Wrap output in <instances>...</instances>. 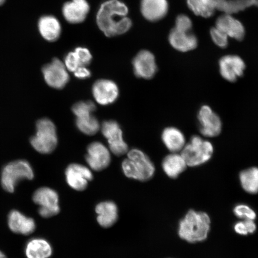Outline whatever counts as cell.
<instances>
[{
  "mask_svg": "<svg viewBox=\"0 0 258 258\" xmlns=\"http://www.w3.org/2000/svg\"><path fill=\"white\" fill-rule=\"evenodd\" d=\"M127 6L119 0H108L103 3L96 16L100 30L106 37H113L126 33L132 22L127 16Z\"/></svg>",
  "mask_w": 258,
  "mask_h": 258,
  "instance_id": "cell-1",
  "label": "cell"
},
{
  "mask_svg": "<svg viewBox=\"0 0 258 258\" xmlns=\"http://www.w3.org/2000/svg\"><path fill=\"white\" fill-rule=\"evenodd\" d=\"M211 229V219L205 212L190 210L180 220L178 234L189 243H198L207 238Z\"/></svg>",
  "mask_w": 258,
  "mask_h": 258,
  "instance_id": "cell-2",
  "label": "cell"
},
{
  "mask_svg": "<svg viewBox=\"0 0 258 258\" xmlns=\"http://www.w3.org/2000/svg\"><path fill=\"white\" fill-rule=\"evenodd\" d=\"M122 169L129 178L142 182L152 178L155 173V166L150 158L137 149L129 151L127 159L122 161Z\"/></svg>",
  "mask_w": 258,
  "mask_h": 258,
  "instance_id": "cell-3",
  "label": "cell"
},
{
  "mask_svg": "<svg viewBox=\"0 0 258 258\" xmlns=\"http://www.w3.org/2000/svg\"><path fill=\"white\" fill-rule=\"evenodd\" d=\"M214 148L211 142L195 135L190 139L181 152L187 166L198 167L207 163L214 154Z\"/></svg>",
  "mask_w": 258,
  "mask_h": 258,
  "instance_id": "cell-4",
  "label": "cell"
},
{
  "mask_svg": "<svg viewBox=\"0 0 258 258\" xmlns=\"http://www.w3.org/2000/svg\"><path fill=\"white\" fill-rule=\"evenodd\" d=\"M31 144L40 153L53 152L57 144L56 128L53 122L48 118L38 120L36 134L31 139Z\"/></svg>",
  "mask_w": 258,
  "mask_h": 258,
  "instance_id": "cell-5",
  "label": "cell"
},
{
  "mask_svg": "<svg viewBox=\"0 0 258 258\" xmlns=\"http://www.w3.org/2000/svg\"><path fill=\"white\" fill-rule=\"evenodd\" d=\"M34 172L28 162L17 160L8 164L3 169L2 185L6 191L13 192L17 183L22 179L34 178Z\"/></svg>",
  "mask_w": 258,
  "mask_h": 258,
  "instance_id": "cell-6",
  "label": "cell"
},
{
  "mask_svg": "<svg viewBox=\"0 0 258 258\" xmlns=\"http://www.w3.org/2000/svg\"><path fill=\"white\" fill-rule=\"evenodd\" d=\"M96 108L92 101L77 102L73 106L72 111L76 116L77 127L84 134L91 136L99 131V122L92 114Z\"/></svg>",
  "mask_w": 258,
  "mask_h": 258,
  "instance_id": "cell-7",
  "label": "cell"
},
{
  "mask_svg": "<svg viewBox=\"0 0 258 258\" xmlns=\"http://www.w3.org/2000/svg\"><path fill=\"white\" fill-rule=\"evenodd\" d=\"M33 201L38 206V213L41 217L48 218L59 214V196L54 190L47 187H42L33 195Z\"/></svg>",
  "mask_w": 258,
  "mask_h": 258,
  "instance_id": "cell-8",
  "label": "cell"
},
{
  "mask_svg": "<svg viewBox=\"0 0 258 258\" xmlns=\"http://www.w3.org/2000/svg\"><path fill=\"white\" fill-rule=\"evenodd\" d=\"M198 118L200 132L206 138H215L220 135L222 123L219 116L208 105L199 109Z\"/></svg>",
  "mask_w": 258,
  "mask_h": 258,
  "instance_id": "cell-9",
  "label": "cell"
},
{
  "mask_svg": "<svg viewBox=\"0 0 258 258\" xmlns=\"http://www.w3.org/2000/svg\"><path fill=\"white\" fill-rule=\"evenodd\" d=\"M42 72L45 81L51 88L62 89L69 82L70 76L66 66L57 58L44 66Z\"/></svg>",
  "mask_w": 258,
  "mask_h": 258,
  "instance_id": "cell-10",
  "label": "cell"
},
{
  "mask_svg": "<svg viewBox=\"0 0 258 258\" xmlns=\"http://www.w3.org/2000/svg\"><path fill=\"white\" fill-rule=\"evenodd\" d=\"M101 130L113 154L120 156L127 152V145L122 139V131L117 122L110 120L103 122Z\"/></svg>",
  "mask_w": 258,
  "mask_h": 258,
  "instance_id": "cell-11",
  "label": "cell"
},
{
  "mask_svg": "<svg viewBox=\"0 0 258 258\" xmlns=\"http://www.w3.org/2000/svg\"><path fill=\"white\" fill-rule=\"evenodd\" d=\"M68 184L76 191L86 189L88 183L93 179V174L88 167L79 164H72L66 171Z\"/></svg>",
  "mask_w": 258,
  "mask_h": 258,
  "instance_id": "cell-12",
  "label": "cell"
},
{
  "mask_svg": "<svg viewBox=\"0 0 258 258\" xmlns=\"http://www.w3.org/2000/svg\"><path fill=\"white\" fill-rule=\"evenodd\" d=\"M86 160L90 168L95 171H101L106 169L110 163V153L104 144L95 142L88 147Z\"/></svg>",
  "mask_w": 258,
  "mask_h": 258,
  "instance_id": "cell-13",
  "label": "cell"
},
{
  "mask_svg": "<svg viewBox=\"0 0 258 258\" xmlns=\"http://www.w3.org/2000/svg\"><path fill=\"white\" fill-rule=\"evenodd\" d=\"M219 66L221 76L230 82H235L243 76L246 69L244 60L236 55L222 57L219 60Z\"/></svg>",
  "mask_w": 258,
  "mask_h": 258,
  "instance_id": "cell-14",
  "label": "cell"
},
{
  "mask_svg": "<svg viewBox=\"0 0 258 258\" xmlns=\"http://www.w3.org/2000/svg\"><path fill=\"white\" fill-rule=\"evenodd\" d=\"M135 75L139 78L149 80L153 78L157 72L154 54L148 50H141L133 61Z\"/></svg>",
  "mask_w": 258,
  "mask_h": 258,
  "instance_id": "cell-15",
  "label": "cell"
},
{
  "mask_svg": "<svg viewBox=\"0 0 258 258\" xmlns=\"http://www.w3.org/2000/svg\"><path fill=\"white\" fill-rule=\"evenodd\" d=\"M92 93L96 102L102 105L114 102L119 94L117 85L111 80L105 79L96 81L93 86Z\"/></svg>",
  "mask_w": 258,
  "mask_h": 258,
  "instance_id": "cell-16",
  "label": "cell"
},
{
  "mask_svg": "<svg viewBox=\"0 0 258 258\" xmlns=\"http://www.w3.org/2000/svg\"><path fill=\"white\" fill-rule=\"evenodd\" d=\"M90 11V6L87 0H72L63 6L62 14L69 23L77 24L85 20Z\"/></svg>",
  "mask_w": 258,
  "mask_h": 258,
  "instance_id": "cell-17",
  "label": "cell"
},
{
  "mask_svg": "<svg viewBox=\"0 0 258 258\" xmlns=\"http://www.w3.org/2000/svg\"><path fill=\"white\" fill-rule=\"evenodd\" d=\"M217 27L227 35L228 37L238 41L243 39L245 29L243 24L230 14L222 15L216 21Z\"/></svg>",
  "mask_w": 258,
  "mask_h": 258,
  "instance_id": "cell-18",
  "label": "cell"
},
{
  "mask_svg": "<svg viewBox=\"0 0 258 258\" xmlns=\"http://www.w3.org/2000/svg\"><path fill=\"white\" fill-rule=\"evenodd\" d=\"M167 0H141V11L147 20L156 22L161 20L168 12Z\"/></svg>",
  "mask_w": 258,
  "mask_h": 258,
  "instance_id": "cell-19",
  "label": "cell"
},
{
  "mask_svg": "<svg viewBox=\"0 0 258 258\" xmlns=\"http://www.w3.org/2000/svg\"><path fill=\"white\" fill-rule=\"evenodd\" d=\"M169 43L175 49L181 52L191 51L198 46V40L191 32H183L176 30L170 31L169 35Z\"/></svg>",
  "mask_w": 258,
  "mask_h": 258,
  "instance_id": "cell-20",
  "label": "cell"
},
{
  "mask_svg": "<svg viewBox=\"0 0 258 258\" xmlns=\"http://www.w3.org/2000/svg\"><path fill=\"white\" fill-rule=\"evenodd\" d=\"M95 211L98 215L97 221L103 228H109L114 225L118 218V209L111 201L103 202L97 205Z\"/></svg>",
  "mask_w": 258,
  "mask_h": 258,
  "instance_id": "cell-21",
  "label": "cell"
},
{
  "mask_svg": "<svg viewBox=\"0 0 258 258\" xmlns=\"http://www.w3.org/2000/svg\"><path fill=\"white\" fill-rule=\"evenodd\" d=\"M8 224L13 232L23 235L32 234L36 227L33 219L25 217L17 211H12L10 213Z\"/></svg>",
  "mask_w": 258,
  "mask_h": 258,
  "instance_id": "cell-22",
  "label": "cell"
},
{
  "mask_svg": "<svg viewBox=\"0 0 258 258\" xmlns=\"http://www.w3.org/2000/svg\"><path fill=\"white\" fill-rule=\"evenodd\" d=\"M38 27L42 37L50 42L57 40L62 31L59 21L51 15L42 16L38 21Z\"/></svg>",
  "mask_w": 258,
  "mask_h": 258,
  "instance_id": "cell-23",
  "label": "cell"
},
{
  "mask_svg": "<svg viewBox=\"0 0 258 258\" xmlns=\"http://www.w3.org/2000/svg\"><path fill=\"white\" fill-rule=\"evenodd\" d=\"M163 143L171 153H180L186 145L184 135L179 128L167 127L161 135Z\"/></svg>",
  "mask_w": 258,
  "mask_h": 258,
  "instance_id": "cell-24",
  "label": "cell"
},
{
  "mask_svg": "<svg viewBox=\"0 0 258 258\" xmlns=\"http://www.w3.org/2000/svg\"><path fill=\"white\" fill-rule=\"evenodd\" d=\"M188 167L180 153H171L164 157L162 167L164 173L170 178H177Z\"/></svg>",
  "mask_w": 258,
  "mask_h": 258,
  "instance_id": "cell-25",
  "label": "cell"
},
{
  "mask_svg": "<svg viewBox=\"0 0 258 258\" xmlns=\"http://www.w3.org/2000/svg\"><path fill=\"white\" fill-rule=\"evenodd\" d=\"M26 254L28 258H49L52 254V247L43 238H34L28 242Z\"/></svg>",
  "mask_w": 258,
  "mask_h": 258,
  "instance_id": "cell-26",
  "label": "cell"
},
{
  "mask_svg": "<svg viewBox=\"0 0 258 258\" xmlns=\"http://www.w3.org/2000/svg\"><path fill=\"white\" fill-rule=\"evenodd\" d=\"M186 2L194 14L208 18L214 15L220 0H186Z\"/></svg>",
  "mask_w": 258,
  "mask_h": 258,
  "instance_id": "cell-27",
  "label": "cell"
},
{
  "mask_svg": "<svg viewBox=\"0 0 258 258\" xmlns=\"http://www.w3.org/2000/svg\"><path fill=\"white\" fill-rule=\"evenodd\" d=\"M239 179L242 188L245 191L254 195L258 193V168L251 167L240 173Z\"/></svg>",
  "mask_w": 258,
  "mask_h": 258,
  "instance_id": "cell-28",
  "label": "cell"
},
{
  "mask_svg": "<svg viewBox=\"0 0 258 258\" xmlns=\"http://www.w3.org/2000/svg\"><path fill=\"white\" fill-rule=\"evenodd\" d=\"M235 216L242 220H254L256 217L255 212L249 206L244 204L238 205L234 209Z\"/></svg>",
  "mask_w": 258,
  "mask_h": 258,
  "instance_id": "cell-29",
  "label": "cell"
},
{
  "mask_svg": "<svg viewBox=\"0 0 258 258\" xmlns=\"http://www.w3.org/2000/svg\"><path fill=\"white\" fill-rule=\"evenodd\" d=\"M256 230V225L253 220H242L234 225L235 231L242 235L253 234Z\"/></svg>",
  "mask_w": 258,
  "mask_h": 258,
  "instance_id": "cell-30",
  "label": "cell"
},
{
  "mask_svg": "<svg viewBox=\"0 0 258 258\" xmlns=\"http://www.w3.org/2000/svg\"><path fill=\"white\" fill-rule=\"evenodd\" d=\"M211 36L213 41L216 45L221 48H226L228 44V37L224 32L219 30L217 27L212 28L211 30Z\"/></svg>",
  "mask_w": 258,
  "mask_h": 258,
  "instance_id": "cell-31",
  "label": "cell"
},
{
  "mask_svg": "<svg viewBox=\"0 0 258 258\" xmlns=\"http://www.w3.org/2000/svg\"><path fill=\"white\" fill-rule=\"evenodd\" d=\"M192 23L188 16L180 15L176 18L175 28L183 32H191Z\"/></svg>",
  "mask_w": 258,
  "mask_h": 258,
  "instance_id": "cell-32",
  "label": "cell"
},
{
  "mask_svg": "<svg viewBox=\"0 0 258 258\" xmlns=\"http://www.w3.org/2000/svg\"><path fill=\"white\" fill-rule=\"evenodd\" d=\"M63 63L67 70L73 73L75 72L79 67H82L74 51L67 54L64 57Z\"/></svg>",
  "mask_w": 258,
  "mask_h": 258,
  "instance_id": "cell-33",
  "label": "cell"
},
{
  "mask_svg": "<svg viewBox=\"0 0 258 258\" xmlns=\"http://www.w3.org/2000/svg\"><path fill=\"white\" fill-rule=\"evenodd\" d=\"M75 53L82 67H86L91 62L92 56L88 48L79 47L76 48Z\"/></svg>",
  "mask_w": 258,
  "mask_h": 258,
  "instance_id": "cell-34",
  "label": "cell"
},
{
  "mask_svg": "<svg viewBox=\"0 0 258 258\" xmlns=\"http://www.w3.org/2000/svg\"><path fill=\"white\" fill-rule=\"evenodd\" d=\"M74 76L79 79H86L91 76V73L86 67H80L74 73Z\"/></svg>",
  "mask_w": 258,
  "mask_h": 258,
  "instance_id": "cell-35",
  "label": "cell"
},
{
  "mask_svg": "<svg viewBox=\"0 0 258 258\" xmlns=\"http://www.w3.org/2000/svg\"><path fill=\"white\" fill-rule=\"evenodd\" d=\"M0 258H6L4 254H3L1 251H0Z\"/></svg>",
  "mask_w": 258,
  "mask_h": 258,
  "instance_id": "cell-36",
  "label": "cell"
},
{
  "mask_svg": "<svg viewBox=\"0 0 258 258\" xmlns=\"http://www.w3.org/2000/svg\"><path fill=\"white\" fill-rule=\"evenodd\" d=\"M6 0H0V6L3 5L5 3Z\"/></svg>",
  "mask_w": 258,
  "mask_h": 258,
  "instance_id": "cell-37",
  "label": "cell"
}]
</instances>
